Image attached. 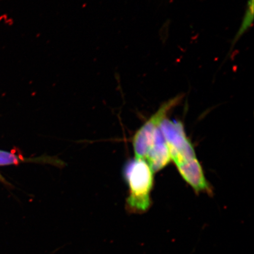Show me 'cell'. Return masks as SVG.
Segmentation results:
<instances>
[{
    "label": "cell",
    "mask_w": 254,
    "mask_h": 254,
    "mask_svg": "<svg viewBox=\"0 0 254 254\" xmlns=\"http://www.w3.org/2000/svg\"><path fill=\"white\" fill-rule=\"evenodd\" d=\"M182 100V97L177 96L162 104L159 109L146 121L144 124L136 131L132 139L133 149L135 159L145 160L153 139L155 130L160 124L166 119L168 114L174 107L177 106Z\"/></svg>",
    "instance_id": "cell-3"
},
{
    "label": "cell",
    "mask_w": 254,
    "mask_h": 254,
    "mask_svg": "<svg viewBox=\"0 0 254 254\" xmlns=\"http://www.w3.org/2000/svg\"><path fill=\"white\" fill-rule=\"evenodd\" d=\"M154 173L147 162L143 159L134 158L126 164L123 174L129 188L127 199L129 211L142 214L150 208Z\"/></svg>",
    "instance_id": "cell-1"
},
{
    "label": "cell",
    "mask_w": 254,
    "mask_h": 254,
    "mask_svg": "<svg viewBox=\"0 0 254 254\" xmlns=\"http://www.w3.org/2000/svg\"><path fill=\"white\" fill-rule=\"evenodd\" d=\"M160 128L169 149L171 160L177 164L196 157L191 142L187 136L183 124L165 119Z\"/></svg>",
    "instance_id": "cell-2"
},
{
    "label": "cell",
    "mask_w": 254,
    "mask_h": 254,
    "mask_svg": "<svg viewBox=\"0 0 254 254\" xmlns=\"http://www.w3.org/2000/svg\"></svg>",
    "instance_id": "cell-8"
},
{
    "label": "cell",
    "mask_w": 254,
    "mask_h": 254,
    "mask_svg": "<svg viewBox=\"0 0 254 254\" xmlns=\"http://www.w3.org/2000/svg\"><path fill=\"white\" fill-rule=\"evenodd\" d=\"M35 163L41 164H49L59 167L64 166V162L58 158L50 156H43L26 158L21 155L16 154L14 152H7L0 150V166H11L18 165L21 163Z\"/></svg>",
    "instance_id": "cell-6"
},
{
    "label": "cell",
    "mask_w": 254,
    "mask_h": 254,
    "mask_svg": "<svg viewBox=\"0 0 254 254\" xmlns=\"http://www.w3.org/2000/svg\"><path fill=\"white\" fill-rule=\"evenodd\" d=\"M145 160L154 173L163 170L171 161L169 149L160 127L155 130L151 147Z\"/></svg>",
    "instance_id": "cell-5"
},
{
    "label": "cell",
    "mask_w": 254,
    "mask_h": 254,
    "mask_svg": "<svg viewBox=\"0 0 254 254\" xmlns=\"http://www.w3.org/2000/svg\"><path fill=\"white\" fill-rule=\"evenodd\" d=\"M178 171L185 182L196 192L211 193L212 190L205 178L201 164L195 157L176 164Z\"/></svg>",
    "instance_id": "cell-4"
},
{
    "label": "cell",
    "mask_w": 254,
    "mask_h": 254,
    "mask_svg": "<svg viewBox=\"0 0 254 254\" xmlns=\"http://www.w3.org/2000/svg\"><path fill=\"white\" fill-rule=\"evenodd\" d=\"M254 21V0H249L248 2L246 14L241 24L239 30L237 32L236 37L232 43V49L234 47L241 36L246 33V31L252 26Z\"/></svg>",
    "instance_id": "cell-7"
}]
</instances>
